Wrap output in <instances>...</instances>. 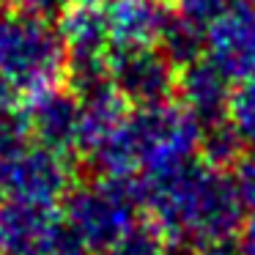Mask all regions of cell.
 <instances>
[{"label":"cell","instance_id":"cell-5","mask_svg":"<svg viewBox=\"0 0 255 255\" xmlns=\"http://www.w3.org/2000/svg\"><path fill=\"white\" fill-rule=\"evenodd\" d=\"M74 178V156L39 143H28L8 156H0V195L6 200L58 206V200H66L77 187Z\"/></svg>","mask_w":255,"mask_h":255},{"label":"cell","instance_id":"cell-4","mask_svg":"<svg viewBox=\"0 0 255 255\" xmlns=\"http://www.w3.org/2000/svg\"><path fill=\"white\" fill-rule=\"evenodd\" d=\"M143 211L140 176H99L66 195L63 220L85 239L91 253H105Z\"/></svg>","mask_w":255,"mask_h":255},{"label":"cell","instance_id":"cell-28","mask_svg":"<svg viewBox=\"0 0 255 255\" xmlns=\"http://www.w3.org/2000/svg\"><path fill=\"white\" fill-rule=\"evenodd\" d=\"M173 255H192V253H187V250H178V253H173Z\"/></svg>","mask_w":255,"mask_h":255},{"label":"cell","instance_id":"cell-26","mask_svg":"<svg viewBox=\"0 0 255 255\" xmlns=\"http://www.w3.org/2000/svg\"><path fill=\"white\" fill-rule=\"evenodd\" d=\"M0 255H6V244H3V233H0Z\"/></svg>","mask_w":255,"mask_h":255},{"label":"cell","instance_id":"cell-25","mask_svg":"<svg viewBox=\"0 0 255 255\" xmlns=\"http://www.w3.org/2000/svg\"><path fill=\"white\" fill-rule=\"evenodd\" d=\"M19 102V94L6 83V80L0 77V110H8V107H17Z\"/></svg>","mask_w":255,"mask_h":255},{"label":"cell","instance_id":"cell-7","mask_svg":"<svg viewBox=\"0 0 255 255\" xmlns=\"http://www.w3.org/2000/svg\"><path fill=\"white\" fill-rule=\"evenodd\" d=\"M206 61L231 83L255 80V0H233L206 30Z\"/></svg>","mask_w":255,"mask_h":255},{"label":"cell","instance_id":"cell-15","mask_svg":"<svg viewBox=\"0 0 255 255\" xmlns=\"http://www.w3.org/2000/svg\"><path fill=\"white\" fill-rule=\"evenodd\" d=\"M244 154H247V145L239 137L236 129L231 127L228 118L203 127V132H200V151H198V156L203 162L220 167V170H233Z\"/></svg>","mask_w":255,"mask_h":255},{"label":"cell","instance_id":"cell-29","mask_svg":"<svg viewBox=\"0 0 255 255\" xmlns=\"http://www.w3.org/2000/svg\"><path fill=\"white\" fill-rule=\"evenodd\" d=\"M3 3H6V0H0V11H3Z\"/></svg>","mask_w":255,"mask_h":255},{"label":"cell","instance_id":"cell-24","mask_svg":"<svg viewBox=\"0 0 255 255\" xmlns=\"http://www.w3.org/2000/svg\"><path fill=\"white\" fill-rule=\"evenodd\" d=\"M239 247L244 255H255V217L242 228V236H239Z\"/></svg>","mask_w":255,"mask_h":255},{"label":"cell","instance_id":"cell-18","mask_svg":"<svg viewBox=\"0 0 255 255\" xmlns=\"http://www.w3.org/2000/svg\"><path fill=\"white\" fill-rule=\"evenodd\" d=\"M30 143V127L28 116L19 107L0 110V156H8L11 151Z\"/></svg>","mask_w":255,"mask_h":255},{"label":"cell","instance_id":"cell-22","mask_svg":"<svg viewBox=\"0 0 255 255\" xmlns=\"http://www.w3.org/2000/svg\"><path fill=\"white\" fill-rule=\"evenodd\" d=\"M6 3L11 6V11L50 19L52 14H61L63 11V3H66V0H6Z\"/></svg>","mask_w":255,"mask_h":255},{"label":"cell","instance_id":"cell-13","mask_svg":"<svg viewBox=\"0 0 255 255\" xmlns=\"http://www.w3.org/2000/svg\"><path fill=\"white\" fill-rule=\"evenodd\" d=\"M58 33L66 44L69 61L110 55V33L102 3H69L58 14Z\"/></svg>","mask_w":255,"mask_h":255},{"label":"cell","instance_id":"cell-16","mask_svg":"<svg viewBox=\"0 0 255 255\" xmlns=\"http://www.w3.org/2000/svg\"><path fill=\"white\" fill-rule=\"evenodd\" d=\"M105 255H170L167 239L154 222H137L105 250Z\"/></svg>","mask_w":255,"mask_h":255},{"label":"cell","instance_id":"cell-14","mask_svg":"<svg viewBox=\"0 0 255 255\" xmlns=\"http://www.w3.org/2000/svg\"><path fill=\"white\" fill-rule=\"evenodd\" d=\"M159 50L170 58L176 69H184L195 61H203L206 58V30L187 22L184 17H178L173 11V19L167 22L165 33L159 39Z\"/></svg>","mask_w":255,"mask_h":255},{"label":"cell","instance_id":"cell-19","mask_svg":"<svg viewBox=\"0 0 255 255\" xmlns=\"http://www.w3.org/2000/svg\"><path fill=\"white\" fill-rule=\"evenodd\" d=\"M170 3L178 17H184L187 22L209 30V25L217 22L228 11V6H231L233 0H170Z\"/></svg>","mask_w":255,"mask_h":255},{"label":"cell","instance_id":"cell-27","mask_svg":"<svg viewBox=\"0 0 255 255\" xmlns=\"http://www.w3.org/2000/svg\"><path fill=\"white\" fill-rule=\"evenodd\" d=\"M69 3H102V0H69Z\"/></svg>","mask_w":255,"mask_h":255},{"label":"cell","instance_id":"cell-17","mask_svg":"<svg viewBox=\"0 0 255 255\" xmlns=\"http://www.w3.org/2000/svg\"><path fill=\"white\" fill-rule=\"evenodd\" d=\"M228 121L247 148H255V80L239 83L228 102Z\"/></svg>","mask_w":255,"mask_h":255},{"label":"cell","instance_id":"cell-9","mask_svg":"<svg viewBox=\"0 0 255 255\" xmlns=\"http://www.w3.org/2000/svg\"><path fill=\"white\" fill-rule=\"evenodd\" d=\"M110 33V50L121 47H159L173 19L170 0H102Z\"/></svg>","mask_w":255,"mask_h":255},{"label":"cell","instance_id":"cell-10","mask_svg":"<svg viewBox=\"0 0 255 255\" xmlns=\"http://www.w3.org/2000/svg\"><path fill=\"white\" fill-rule=\"evenodd\" d=\"M80 99V145L77 154L88 159L91 154L102 148L107 140L118 134V129L127 124L129 118V102L116 91V85L107 83L96 85L91 91L74 94Z\"/></svg>","mask_w":255,"mask_h":255},{"label":"cell","instance_id":"cell-1","mask_svg":"<svg viewBox=\"0 0 255 255\" xmlns=\"http://www.w3.org/2000/svg\"><path fill=\"white\" fill-rule=\"evenodd\" d=\"M143 209L167 242L211 244L233 239L242 228L244 206L231 170L200 156L159 176H140Z\"/></svg>","mask_w":255,"mask_h":255},{"label":"cell","instance_id":"cell-2","mask_svg":"<svg viewBox=\"0 0 255 255\" xmlns=\"http://www.w3.org/2000/svg\"><path fill=\"white\" fill-rule=\"evenodd\" d=\"M200 121L181 102L134 107L127 124L88 162L99 176H159L200 151Z\"/></svg>","mask_w":255,"mask_h":255},{"label":"cell","instance_id":"cell-30","mask_svg":"<svg viewBox=\"0 0 255 255\" xmlns=\"http://www.w3.org/2000/svg\"><path fill=\"white\" fill-rule=\"evenodd\" d=\"M6 255H14V253H6Z\"/></svg>","mask_w":255,"mask_h":255},{"label":"cell","instance_id":"cell-21","mask_svg":"<svg viewBox=\"0 0 255 255\" xmlns=\"http://www.w3.org/2000/svg\"><path fill=\"white\" fill-rule=\"evenodd\" d=\"M233 181H236L244 211H253L255 214V148L247 151L239 159V165L233 167Z\"/></svg>","mask_w":255,"mask_h":255},{"label":"cell","instance_id":"cell-23","mask_svg":"<svg viewBox=\"0 0 255 255\" xmlns=\"http://www.w3.org/2000/svg\"><path fill=\"white\" fill-rule=\"evenodd\" d=\"M200 255H244L239 242L233 239H222V242H211V244H203Z\"/></svg>","mask_w":255,"mask_h":255},{"label":"cell","instance_id":"cell-8","mask_svg":"<svg viewBox=\"0 0 255 255\" xmlns=\"http://www.w3.org/2000/svg\"><path fill=\"white\" fill-rule=\"evenodd\" d=\"M28 127L39 145L74 156L80 145V99L66 88L55 85L36 96H28Z\"/></svg>","mask_w":255,"mask_h":255},{"label":"cell","instance_id":"cell-11","mask_svg":"<svg viewBox=\"0 0 255 255\" xmlns=\"http://www.w3.org/2000/svg\"><path fill=\"white\" fill-rule=\"evenodd\" d=\"M176 94L178 102L200 121V127H209V124L228 118V102H231L233 85L214 63L203 58V61L178 69Z\"/></svg>","mask_w":255,"mask_h":255},{"label":"cell","instance_id":"cell-3","mask_svg":"<svg viewBox=\"0 0 255 255\" xmlns=\"http://www.w3.org/2000/svg\"><path fill=\"white\" fill-rule=\"evenodd\" d=\"M69 52L50 19L0 11V77L19 96L66 83Z\"/></svg>","mask_w":255,"mask_h":255},{"label":"cell","instance_id":"cell-12","mask_svg":"<svg viewBox=\"0 0 255 255\" xmlns=\"http://www.w3.org/2000/svg\"><path fill=\"white\" fill-rule=\"evenodd\" d=\"M63 211L58 206L30 203V200H6L0 203V233L6 253L41 255L50 233L61 222Z\"/></svg>","mask_w":255,"mask_h":255},{"label":"cell","instance_id":"cell-6","mask_svg":"<svg viewBox=\"0 0 255 255\" xmlns=\"http://www.w3.org/2000/svg\"><path fill=\"white\" fill-rule=\"evenodd\" d=\"M110 83L134 107L170 102L176 94L178 69L159 47H121L107 58Z\"/></svg>","mask_w":255,"mask_h":255},{"label":"cell","instance_id":"cell-20","mask_svg":"<svg viewBox=\"0 0 255 255\" xmlns=\"http://www.w3.org/2000/svg\"><path fill=\"white\" fill-rule=\"evenodd\" d=\"M41 255H94V253H91V247L85 244V239L61 217V222H58L55 231L47 239Z\"/></svg>","mask_w":255,"mask_h":255}]
</instances>
